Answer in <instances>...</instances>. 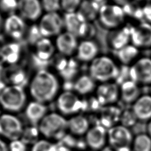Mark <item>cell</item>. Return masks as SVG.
Listing matches in <instances>:
<instances>
[{"mask_svg": "<svg viewBox=\"0 0 151 151\" xmlns=\"http://www.w3.org/2000/svg\"><path fill=\"white\" fill-rule=\"evenodd\" d=\"M17 9L22 18L34 21L40 17L42 8L38 0H18Z\"/></svg>", "mask_w": 151, "mask_h": 151, "instance_id": "13", "label": "cell"}, {"mask_svg": "<svg viewBox=\"0 0 151 151\" xmlns=\"http://www.w3.org/2000/svg\"><path fill=\"white\" fill-rule=\"evenodd\" d=\"M5 32L11 38L19 39L24 35L25 25L22 18L18 15L11 14L4 24Z\"/></svg>", "mask_w": 151, "mask_h": 151, "instance_id": "15", "label": "cell"}, {"mask_svg": "<svg viewBox=\"0 0 151 151\" xmlns=\"http://www.w3.org/2000/svg\"><path fill=\"white\" fill-rule=\"evenodd\" d=\"M137 119L136 116L133 112L132 110L131 111H127L123 113L122 117V125L127 127V126H130L133 125L136 120Z\"/></svg>", "mask_w": 151, "mask_h": 151, "instance_id": "35", "label": "cell"}, {"mask_svg": "<svg viewBox=\"0 0 151 151\" xmlns=\"http://www.w3.org/2000/svg\"><path fill=\"white\" fill-rule=\"evenodd\" d=\"M36 57L41 61H47L52 57L54 47L47 38L42 37L36 42Z\"/></svg>", "mask_w": 151, "mask_h": 151, "instance_id": "22", "label": "cell"}, {"mask_svg": "<svg viewBox=\"0 0 151 151\" xmlns=\"http://www.w3.org/2000/svg\"><path fill=\"white\" fill-rule=\"evenodd\" d=\"M143 14L151 22V2L146 4L143 9Z\"/></svg>", "mask_w": 151, "mask_h": 151, "instance_id": "37", "label": "cell"}, {"mask_svg": "<svg viewBox=\"0 0 151 151\" xmlns=\"http://www.w3.org/2000/svg\"><path fill=\"white\" fill-rule=\"evenodd\" d=\"M40 131L37 126H31L24 128L21 137L20 138L27 145L28 143H32L33 145L38 140V135Z\"/></svg>", "mask_w": 151, "mask_h": 151, "instance_id": "29", "label": "cell"}, {"mask_svg": "<svg viewBox=\"0 0 151 151\" xmlns=\"http://www.w3.org/2000/svg\"><path fill=\"white\" fill-rule=\"evenodd\" d=\"M24 130L21 120L11 114L0 116V136L11 141L21 138Z\"/></svg>", "mask_w": 151, "mask_h": 151, "instance_id": "7", "label": "cell"}, {"mask_svg": "<svg viewBox=\"0 0 151 151\" xmlns=\"http://www.w3.org/2000/svg\"><path fill=\"white\" fill-rule=\"evenodd\" d=\"M0 151H9L8 147L6 143L0 139Z\"/></svg>", "mask_w": 151, "mask_h": 151, "instance_id": "38", "label": "cell"}, {"mask_svg": "<svg viewBox=\"0 0 151 151\" xmlns=\"http://www.w3.org/2000/svg\"><path fill=\"white\" fill-rule=\"evenodd\" d=\"M119 89L114 83H105L100 85L97 90V99L101 104L114 103L119 97Z\"/></svg>", "mask_w": 151, "mask_h": 151, "instance_id": "17", "label": "cell"}, {"mask_svg": "<svg viewBox=\"0 0 151 151\" xmlns=\"http://www.w3.org/2000/svg\"><path fill=\"white\" fill-rule=\"evenodd\" d=\"M118 57L124 64L130 63L138 54L137 48L132 45H126L119 50Z\"/></svg>", "mask_w": 151, "mask_h": 151, "instance_id": "28", "label": "cell"}, {"mask_svg": "<svg viewBox=\"0 0 151 151\" xmlns=\"http://www.w3.org/2000/svg\"><path fill=\"white\" fill-rule=\"evenodd\" d=\"M107 141V132L103 126H94L86 133V144L93 151L101 149Z\"/></svg>", "mask_w": 151, "mask_h": 151, "instance_id": "12", "label": "cell"}, {"mask_svg": "<svg viewBox=\"0 0 151 151\" xmlns=\"http://www.w3.org/2000/svg\"><path fill=\"white\" fill-rule=\"evenodd\" d=\"M18 0H0V8L2 11L11 12L18 9Z\"/></svg>", "mask_w": 151, "mask_h": 151, "instance_id": "34", "label": "cell"}, {"mask_svg": "<svg viewBox=\"0 0 151 151\" xmlns=\"http://www.w3.org/2000/svg\"><path fill=\"white\" fill-rule=\"evenodd\" d=\"M133 43L136 47H149L151 45V25L142 23L137 28L130 31Z\"/></svg>", "mask_w": 151, "mask_h": 151, "instance_id": "14", "label": "cell"}, {"mask_svg": "<svg viewBox=\"0 0 151 151\" xmlns=\"http://www.w3.org/2000/svg\"><path fill=\"white\" fill-rule=\"evenodd\" d=\"M41 5L47 13L57 12L61 8L60 0H42Z\"/></svg>", "mask_w": 151, "mask_h": 151, "instance_id": "33", "label": "cell"}, {"mask_svg": "<svg viewBox=\"0 0 151 151\" xmlns=\"http://www.w3.org/2000/svg\"><path fill=\"white\" fill-rule=\"evenodd\" d=\"M99 8L97 2L94 1H84L80 5V10L78 12L86 21L93 19L99 12Z\"/></svg>", "mask_w": 151, "mask_h": 151, "instance_id": "25", "label": "cell"}, {"mask_svg": "<svg viewBox=\"0 0 151 151\" xmlns=\"http://www.w3.org/2000/svg\"><path fill=\"white\" fill-rule=\"evenodd\" d=\"M132 111L137 119H151V96L145 95L139 97L134 102Z\"/></svg>", "mask_w": 151, "mask_h": 151, "instance_id": "19", "label": "cell"}, {"mask_svg": "<svg viewBox=\"0 0 151 151\" xmlns=\"http://www.w3.org/2000/svg\"><path fill=\"white\" fill-rule=\"evenodd\" d=\"M27 145L20 139L11 141L8 146L9 151H27Z\"/></svg>", "mask_w": 151, "mask_h": 151, "instance_id": "36", "label": "cell"}, {"mask_svg": "<svg viewBox=\"0 0 151 151\" xmlns=\"http://www.w3.org/2000/svg\"><path fill=\"white\" fill-rule=\"evenodd\" d=\"M89 151H93V150H89Z\"/></svg>", "mask_w": 151, "mask_h": 151, "instance_id": "46", "label": "cell"}, {"mask_svg": "<svg viewBox=\"0 0 151 151\" xmlns=\"http://www.w3.org/2000/svg\"><path fill=\"white\" fill-rule=\"evenodd\" d=\"M133 151H151V137L146 134L136 136L133 141Z\"/></svg>", "mask_w": 151, "mask_h": 151, "instance_id": "27", "label": "cell"}, {"mask_svg": "<svg viewBox=\"0 0 151 151\" xmlns=\"http://www.w3.org/2000/svg\"><path fill=\"white\" fill-rule=\"evenodd\" d=\"M1 109H0V116H1Z\"/></svg>", "mask_w": 151, "mask_h": 151, "instance_id": "45", "label": "cell"}, {"mask_svg": "<svg viewBox=\"0 0 151 151\" xmlns=\"http://www.w3.org/2000/svg\"><path fill=\"white\" fill-rule=\"evenodd\" d=\"M132 81L148 84L151 83V60L143 58L139 60L130 70Z\"/></svg>", "mask_w": 151, "mask_h": 151, "instance_id": "11", "label": "cell"}, {"mask_svg": "<svg viewBox=\"0 0 151 151\" xmlns=\"http://www.w3.org/2000/svg\"><path fill=\"white\" fill-rule=\"evenodd\" d=\"M2 17L0 15V29H1V26H2Z\"/></svg>", "mask_w": 151, "mask_h": 151, "instance_id": "42", "label": "cell"}, {"mask_svg": "<svg viewBox=\"0 0 151 151\" xmlns=\"http://www.w3.org/2000/svg\"><path fill=\"white\" fill-rule=\"evenodd\" d=\"M67 32L76 37H87L93 34V28L78 12L66 13L63 19Z\"/></svg>", "mask_w": 151, "mask_h": 151, "instance_id": "6", "label": "cell"}, {"mask_svg": "<svg viewBox=\"0 0 151 151\" xmlns=\"http://www.w3.org/2000/svg\"><path fill=\"white\" fill-rule=\"evenodd\" d=\"M58 90V83L54 74L46 70L38 71L32 78L29 91L35 101L45 103L52 100Z\"/></svg>", "mask_w": 151, "mask_h": 151, "instance_id": "1", "label": "cell"}, {"mask_svg": "<svg viewBox=\"0 0 151 151\" xmlns=\"http://www.w3.org/2000/svg\"><path fill=\"white\" fill-rule=\"evenodd\" d=\"M26 101V95L22 87L11 85L0 91V106L11 112L20 111Z\"/></svg>", "mask_w": 151, "mask_h": 151, "instance_id": "3", "label": "cell"}, {"mask_svg": "<svg viewBox=\"0 0 151 151\" xmlns=\"http://www.w3.org/2000/svg\"><path fill=\"white\" fill-rule=\"evenodd\" d=\"M90 73L94 80L106 81L117 77L119 71L112 60L107 57H100L93 60Z\"/></svg>", "mask_w": 151, "mask_h": 151, "instance_id": "4", "label": "cell"}, {"mask_svg": "<svg viewBox=\"0 0 151 151\" xmlns=\"http://www.w3.org/2000/svg\"><path fill=\"white\" fill-rule=\"evenodd\" d=\"M95 87L94 79L88 76H83L74 84V90L80 94H86L93 90Z\"/></svg>", "mask_w": 151, "mask_h": 151, "instance_id": "26", "label": "cell"}, {"mask_svg": "<svg viewBox=\"0 0 151 151\" xmlns=\"http://www.w3.org/2000/svg\"><path fill=\"white\" fill-rule=\"evenodd\" d=\"M56 47L63 54L71 55L78 47L76 37L67 31L60 34L56 40Z\"/></svg>", "mask_w": 151, "mask_h": 151, "instance_id": "18", "label": "cell"}, {"mask_svg": "<svg viewBox=\"0 0 151 151\" xmlns=\"http://www.w3.org/2000/svg\"><path fill=\"white\" fill-rule=\"evenodd\" d=\"M20 47L18 44L10 43L5 45L0 51L2 59L8 63H14L19 58Z\"/></svg>", "mask_w": 151, "mask_h": 151, "instance_id": "24", "label": "cell"}, {"mask_svg": "<svg viewBox=\"0 0 151 151\" xmlns=\"http://www.w3.org/2000/svg\"><path fill=\"white\" fill-rule=\"evenodd\" d=\"M116 2H117L119 4H125L128 0H114Z\"/></svg>", "mask_w": 151, "mask_h": 151, "instance_id": "41", "label": "cell"}, {"mask_svg": "<svg viewBox=\"0 0 151 151\" xmlns=\"http://www.w3.org/2000/svg\"><path fill=\"white\" fill-rule=\"evenodd\" d=\"M57 106L62 114L71 115L78 113L81 109L82 103L74 93L66 91L58 96Z\"/></svg>", "mask_w": 151, "mask_h": 151, "instance_id": "10", "label": "cell"}, {"mask_svg": "<svg viewBox=\"0 0 151 151\" xmlns=\"http://www.w3.org/2000/svg\"><path fill=\"white\" fill-rule=\"evenodd\" d=\"M101 22L106 27L112 28L119 26L124 20V10L118 5H104L99 10Z\"/></svg>", "mask_w": 151, "mask_h": 151, "instance_id": "9", "label": "cell"}, {"mask_svg": "<svg viewBox=\"0 0 151 151\" xmlns=\"http://www.w3.org/2000/svg\"><path fill=\"white\" fill-rule=\"evenodd\" d=\"M139 95V89L136 82L132 80L124 81L121 86V97L122 100L127 103L134 102Z\"/></svg>", "mask_w": 151, "mask_h": 151, "instance_id": "23", "label": "cell"}, {"mask_svg": "<svg viewBox=\"0 0 151 151\" xmlns=\"http://www.w3.org/2000/svg\"><path fill=\"white\" fill-rule=\"evenodd\" d=\"M130 29H124L117 32L112 39V45L116 49H120L127 45V42L129 41L130 36Z\"/></svg>", "mask_w": 151, "mask_h": 151, "instance_id": "30", "label": "cell"}, {"mask_svg": "<svg viewBox=\"0 0 151 151\" xmlns=\"http://www.w3.org/2000/svg\"><path fill=\"white\" fill-rule=\"evenodd\" d=\"M58 151H71L68 147L64 146H58Z\"/></svg>", "mask_w": 151, "mask_h": 151, "instance_id": "39", "label": "cell"}, {"mask_svg": "<svg viewBox=\"0 0 151 151\" xmlns=\"http://www.w3.org/2000/svg\"><path fill=\"white\" fill-rule=\"evenodd\" d=\"M147 131L148 135L151 137V119H150V120L149 121V122L147 124Z\"/></svg>", "mask_w": 151, "mask_h": 151, "instance_id": "40", "label": "cell"}, {"mask_svg": "<svg viewBox=\"0 0 151 151\" xmlns=\"http://www.w3.org/2000/svg\"><path fill=\"white\" fill-rule=\"evenodd\" d=\"M107 141L115 151H129L133 137L128 127L123 125L112 126L107 131Z\"/></svg>", "mask_w": 151, "mask_h": 151, "instance_id": "5", "label": "cell"}, {"mask_svg": "<svg viewBox=\"0 0 151 151\" xmlns=\"http://www.w3.org/2000/svg\"><path fill=\"white\" fill-rule=\"evenodd\" d=\"M47 108L44 103L37 101L30 102L25 108V114L31 125L37 126L47 114Z\"/></svg>", "mask_w": 151, "mask_h": 151, "instance_id": "16", "label": "cell"}, {"mask_svg": "<svg viewBox=\"0 0 151 151\" xmlns=\"http://www.w3.org/2000/svg\"><path fill=\"white\" fill-rule=\"evenodd\" d=\"M31 151H58V146L47 140H39L32 145Z\"/></svg>", "mask_w": 151, "mask_h": 151, "instance_id": "31", "label": "cell"}, {"mask_svg": "<svg viewBox=\"0 0 151 151\" xmlns=\"http://www.w3.org/2000/svg\"><path fill=\"white\" fill-rule=\"evenodd\" d=\"M38 128L46 138L61 139L68 130V120L60 114L48 113L40 122Z\"/></svg>", "mask_w": 151, "mask_h": 151, "instance_id": "2", "label": "cell"}, {"mask_svg": "<svg viewBox=\"0 0 151 151\" xmlns=\"http://www.w3.org/2000/svg\"><path fill=\"white\" fill-rule=\"evenodd\" d=\"M98 53L97 45L91 41H84L77 47V57L81 61L93 60Z\"/></svg>", "mask_w": 151, "mask_h": 151, "instance_id": "21", "label": "cell"}, {"mask_svg": "<svg viewBox=\"0 0 151 151\" xmlns=\"http://www.w3.org/2000/svg\"><path fill=\"white\" fill-rule=\"evenodd\" d=\"M63 25V19L57 12H49L43 15L38 27L42 37L48 38L59 35Z\"/></svg>", "mask_w": 151, "mask_h": 151, "instance_id": "8", "label": "cell"}, {"mask_svg": "<svg viewBox=\"0 0 151 151\" xmlns=\"http://www.w3.org/2000/svg\"><path fill=\"white\" fill-rule=\"evenodd\" d=\"M89 129L88 120L82 115H75L68 120V130L73 134H86Z\"/></svg>", "mask_w": 151, "mask_h": 151, "instance_id": "20", "label": "cell"}, {"mask_svg": "<svg viewBox=\"0 0 151 151\" xmlns=\"http://www.w3.org/2000/svg\"><path fill=\"white\" fill-rule=\"evenodd\" d=\"M107 151H115V150H114L111 149V150H107Z\"/></svg>", "mask_w": 151, "mask_h": 151, "instance_id": "44", "label": "cell"}, {"mask_svg": "<svg viewBox=\"0 0 151 151\" xmlns=\"http://www.w3.org/2000/svg\"><path fill=\"white\" fill-rule=\"evenodd\" d=\"M81 3V0H60L61 8L66 13L75 12Z\"/></svg>", "mask_w": 151, "mask_h": 151, "instance_id": "32", "label": "cell"}, {"mask_svg": "<svg viewBox=\"0 0 151 151\" xmlns=\"http://www.w3.org/2000/svg\"><path fill=\"white\" fill-rule=\"evenodd\" d=\"M93 1H96V2H98V1H101V0H93Z\"/></svg>", "mask_w": 151, "mask_h": 151, "instance_id": "43", "label": "cell"}]
</instances>
